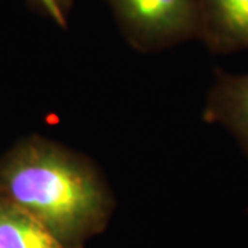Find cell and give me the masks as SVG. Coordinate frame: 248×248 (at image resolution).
Instances as JSON below:
<instances>
[{"instance_id":"6da1fadb","label":"cell","mask_w":248,"mask_h":248,"mask_svg":"<svg viewBox=\"0 0 248 248\" xmlns=\"http://www.w3.org/2000/svg\"><path fill=\"white\" fill-rule=\"evenodd\" d=\"M0 193L73 248L102 231L112 210L97 167L43 137L18 142L0 159Z\"/></svg>"},{"instance_id":"5b68a950","label":"cell","mask_w":248,"mask_h":248,"mask_svg":"<svg viewBox=\"0 0 248 248\" xmlns=\"http://www.w3.org/2000/svg\"><path fill=\"white\" fill-rule=\"evenodd\" d=\"M0 248H73L0 193Z\"/></svg>"},{"instance_id":"277c9868","label":"cell","mask_w":248,"mask_h":248,"mask_svg":"<svg viewBox=\"0 0 248 248\" xmlns=\"http://www.w3.org/2000/svg\"><path fill=\"white\" fill-rule=\"evenodd\" d=\"M204 119L228 128L248 155V73L218 76L208 95Z\"/></svg>"},{"instance_id":"3957f363","label":"cell","mask_w":248,"mask_h":248,"mask_svg":"<svg viewBox=\"0 0 248 248\" xmlns=\"http://www.w3.org/2000/svg\"><path fill=\"white\" fill-rule=\"evenodd\" d=\"M200 39L215 53L248 50V0H202Z\"/></svg>"},{"instance_id":"8992f818","label":"cell","mask_w":248,"mask_h":248,"mask_svg":"<svg viewBox=\"0 0 248 248\" xmlns=\"http://www.w3.org/2000/svg\"><path fill=\"white\" fill-rule=\"evenodd\" d=\"M29 3L58 27L65 28L68 25L73 0H29Z\"/></svg>"},{"instance_id":"7a4b0ae2","label":"cell","mask_w":248,"mask_h":248,"mask_svg":"<svg viewBox=\"0 0 248 248\" xmlns=\"http://www.w3.org/2000/svg\"><path fill=\"white\" fill-rule=\"evenodd\" d=\"M135 50L159 51L200 39L202 0H104Z\"/></svg>"}]
</instances>
